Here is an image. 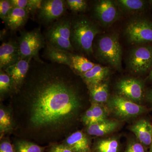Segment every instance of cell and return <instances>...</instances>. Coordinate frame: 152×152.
I'll return each instance as SVG.
<instances>
[{
  "label": "cell",
  "instance_id": "1",
  "mask_svg": "<svg viewBox=\"0 0 152 152\" xmlns=\"http://www.w3.org/2000/svg\"><path fill=\"white\" fill-rule=\"evenodd\" d=\"M67 66L34 59L31 61L30 67L37 76L30 91L31 121L36 126L61 122L73 116L80 108L77 91L63 76Z\"/></svg>",
  "mask_w": 152,
  "mask_h": 152
},
{
  "label": "cell",
  "instance_id": "2",
  "mask_svg": "<svg viewBox=\"0 0 152 152\" xmlns=\"http://www.w3.org/2000/svg\"><path fill=\"white\" fill-rule=\"evenodd\" d=\"M100 33L94 23L85 16L71 21V42L74 49L90 56L94 53L93 42Z\"/></svg>",
  "mask_w": 152,
  "mask_h": 152
},
{
  "label": "cell",
  "instance_id": "3",
  "mask_svg": "<svg viewBox=\"0 0 152 152\" xmlns=\"http://www.w3.org/2000/svg\"><path fill=\"white\" fill-rule=\"evenodd\" d=\"M94 52L100 61L112 66L117 70H121L122 49L117 34L101 36L95 46Z\"/></svg>",
  "mask_w": 152,
  "mask_h": 152
},
{
  "label": "cell",
  "instance_id": "4",
  "mask_svg": "<svg viewBox=\"0 0 152 152\" xmlns=\"http://www.w3.org/2000/svg\"><path fill=\"white\" fill-rule=\"evenodd\" d=\"M71 20L64 17L53 23L45 33L47 43L68 52L74 50L71 42Z\"/></svg>",
  "mask_w": 152,
  "mask_h": 152
},
{
  "label": "cell",
  "instance_id": "5",
  "mask_svg": "<svg viewBox=\"0 0 152 152\" xmlns=\"http://www.w3.org/2000/svg\"><path fill=\"white\" fill-rule=\"evenodd\" d=\"M124 33L130 44H152V20L146 17L132 19L127 24Z\"/></svg>",
  "mask_w": 152,
  "mask_h": 152
},
{
  "label": "cell",
  "instance_id": "6",
  "mask_svg": "<svg viewBox=\"0 0 152 152\" xmlns=\"http://www.w3.org/2000/svg\"><path fill=\"white\" fill-rule=\"evenodd\" d=\"M45 37L39 29L22 32L18 39L20 60L31 57L36 61H42L39 56V52L45 47Z\"/></svg>",
  "mask_w": 152,
  "mask_h": 152
},
{
  "label": "cell",
  "instance_id": "7",
  "mask_svg": "<svg viewBox=\"0 0 152 152\" xmlns=\"http://www.w3.org/2000/svg\"><path fill=\"white\" fill-rule=\"evenodd\" d=\"M128 66L134 73H148L152 66V44L140 45L133 48L129 54Z\"/></svg>",
  "mask_w": 152,
  "mask_h": 152
},
{
  "label": "cell",
  "instance_id": "8",
  "mask_svg": "<svg viewBox=\"0 0 152 152\" xmlns=\"http://www.w3.org/2000/svg\"><path fill=\"white\" fill-rule=\"evenodd\" d=\"M108 108L119 118L128 119L138 116L146 111L144 106L118 95L109 98Z\"/></svg>",
  "mask_w": 152,
  "mask_h": 152
},
{
  "label": "cell",
  "instance_id": "9",
  "mask_svg": "<svg viewBox=\"0 0 152 152\" xmlns=\"http://www.w3.org/2000/svg\"><path fill=\"white\" fill-rule=\"evenodd\" d=\"M118 95L138 104L145 95L144 82L140 79L126 78L117 83Z\"/></svg>",
  "mask_w": 152,
  "mask_h": 152
},
{
  "label": "cell",
  "instance_id": "10",
  "mask_svg": "<svg viewBox=\"0 0 152 152\" xmlns=\"http://www.w3.org/2000/svg\"><path fill=\"white\" fill-rule=\"evenodd\" d=\"M93 10L95 18L104 26H110L119 18L120 10L114 1H96Z\"/></svg>",
  "mask_w": 152,
  "mask_h": 152
},
{
  "label": "cell",
  "instance_id": "11",
  "mask_svg": "<svg viewBox=\"0 0 152 152\" xmlns=\"http://www.w3.org/2000/svg\"><path fill=\"white\" fill-rule=\"evenodd\" d=\"M66 1L63 0H44L38 10V18L45 24L54 23L65 12Z\"/></svg>",
  "mask_w": 152,
  "mask_h": 152
},
{
  "label": "cell",
  "instance_id": "12",
  "mask_svg": "<svg viewBox=\"0 0 152 152\" xmlns=\"http://www.w3.org/2000/svg\"><path fill=\"white\" fill-rule=\"evenodd\" d=\"M20 60V50L18 41H10L1 44L0 46L1 70H4Z\"/></svg>",
  "mask_w": 152,
  "mask_h": 152
},
{
  "label": "cell",
  "instance_id": "13",
  "mask_svg": "<svg viewBox=\"0 0 152 152\" xmlns=\"http://www.w3.org/2000/svg\"><path fill=\"white\" fill-rule=\"evenodd\" d=\"M33 58L20 59L4 71L12 78L16 86H20L24 81L29 70L30 64Z\"/></svg>",
  "mask_w": 152,
  "mask_h": 152
},
{
  "label": "cell",
  "instance_id": "14",
  "mask_svg": "<svg viewBox=\"0 0 152 152\" xmlns=\"http://www.w3.org/2000/svg\"><path fill=\"white\" fill-rule=\"evenodd\" d=\"M138 141L145 147H150L152 142V124L148 120L141 119L130 127Z\"/></svg>",
  "mask_w": 152,
  "mask_h": 152
},
{
  "label": "cell",
  "instance_id": "15",
  "mask_svg": "<svg viewBox=\"0 0 152 152\" xmlns=\"http://www.w3.org/2000/svg\"><path fill=\"white\" fill-rule=\"evenodd\" d=\"M110 73V68L96 64L90 70L80 76L88 87L101 83L107 78Z\"/></svg>",
  "mask_w": 152,
  "mask_h": 152
},
{
  "label": "cell",
  "instance_id": "16",
  "mask_svg": "<svg viewBox=\"0 0 152 152\" xmlns=\"http://www.w3.org/2000/svg\"><path fill=\"white\" fill-rule=\"evenodd\" d=\"M114 1L120 10L129 13H145L152 9L149 1L116 0Z\"/></svg>",
  "mask_w": 152,
  "mask_h": 152
},
{
  "label": "cell",
  "instance_id": "17",
  "mask_svg": "<svg viewBox=\"0 0 152 152\" xmlns=\"http://www.w3.org/2000/svg\"><path fill=\"white\" fill-rule=\"evenodd\" d=\"M28 12L24 9L14 7L6 17L5 23L10 29L16 31L23 27L27 21Z\"/></svg>",
  "mask_w": 152,
  "mask_h": 152
},
{
  "label": "cell",
  "instance_id": "18",
  "mask_svg": "<svg viewBox=\"0 0 152 152\" xmlns=\"http://www.w3.org/2000/svg\"><path fill=\"white\" fill-rule=\"evenodd\" d=\"M119 126V123L117 121L106 119L88 126L87 132L91 135L101 137L114 132Z\"/></svg>",
  "mask_w": 152,
  "mask_h": 152
},
{
  "label": "cell",
  "instance_id": "19",
  "mask_svg": "<svg viewBox=\"0 0 152 152\" xmlns=\"http://www.w3.org/2000/svg\"><path fill=\"white\" fill-rule=\"evenodd\" d=\"M46 46L44 54L48 60L52 63L64 65L71 67L72 53L56 48L48 43Z\"/></svg>",
  "mask_w": 152,
  "mask_h": 152
},
{
  "label": "cell",
  "instance_id": "20",
  "mask_svg": "<svg viewBox=\"0 0 152 152\" xmlns=\"http://www.w3.org/2000/svg\"><path fill=\"white\" fill-rule=\"evenodd\" d=\"M66 145L74 152L89 151L88 139L81 132H75L69 136L66 140Z\"/></svg>",
  "mask_w": 152,
  "mask_h": 152
},
{
  "label": "cell",
  "instance_id": "21",
  "mask_svg": "<svg viewBox=\"0 0 152 152\" xmlns=\"http://www.w3.org/2000/svg\"><path fill=\"white\" fill-rule=\"evenodd\" d=\"M88 88L94 103L102 104L107 102L110 98L107 83L103 82L99 84L88 87Z\"/></svg>",
  "mask_w": 152,
  "mask_h": 152
},
{
  "label": "cell",
  "instance_id": "22",
  "mask_svg": "<svg viewBox=\"0 0 152 152\" xmlns=\"http://www.w3.org/2000/svg\"><path fill=\"white\" fill-rule=\"evenodd\" d=\"M71 69L77 71L80 75L91 69L96 65L83 56L72 53L71 55Z\"/></svg>",
  "mask_w": 152,
  "mask_h": 152
},
{
  "label": "cell",
  "instance_id": "23",
  "mask_svg": "<svg viewBox=\"0 0 152 152\" xmlns=\"http://www.w3.org/2000/svg\"><path fill=\"white\" fill-rule=\"evenodd\" d=\"M95 150L96 152H119V143L114 137L102 139L96 144Z\"/></svg>",
  "mask_w": 152,
  "mask_h": 152
},
{
  "label": "cell",
  "instance_id": "24",
  "mask_svg": "<svg viewBox=\"0 0 152 152\" xmlns=\"http://www.w3.org/2000/svg\"><path fill=\"white\" fill-rule=\"evenodd\" d=\"M14 7L24 9L29 12L32 13L39 10L42 0H10Z\"/></svg>",
  "mask_w": 152,
  "mask_h": 152
},
{
  "label": "cell",
  "instance_id": "25",
  "mask_svg": "<svg viewBox=\"0 0 152 152\" xmlns=\"http://www.w3.org/2000/svg\"><path fill=\"white\" fill-rule=\"evenodd\" d=\"M91 108L92 112L93 118L91 124L99 122L107 119L108 111L105 107L100 104L94 103L91 106Z\"/></svg>",
  "mask_w": 152,
  "mask_h": 152
},
{
  "label": "cell",
  "instance_id": "26",
  "mask_svg": "<svg viewBox=\"0 0 152 152\" xmlns=\"http://www.w3.org/2000/svg\"><path fill=\"white\" fill-rule=\"evenodd\" d=\"M16 152H43L44 148L33 143L19 141L16 145Z\"/></svg>",
  "mask_w": 152,
  "mask_h": 152
},
{
  "label": "cell",
  "instance_id": "27",
  "mask_svg": "<svg viewBox=\"0 0 152 152\" xmlns=\"http://www.w3.org/2000/svg\"><path fill=\"white\" fill-rule=\"evenodd\" d=\"M15 86L12 78L4 71L1 70L0 72V92L4 94L9 91Z\"/></svg>",
  "mask_w": 152,
  "mask_h": 152
},
{
  "label": "cell",
  "instance_id": "28",
  "mask_svg": "<svg viewBox=\"0 0 152 152\" xmlns=\"http://www.w3.org/2000/svg\"><path fill=\"white\" fill-rule=\"evenodd\" d=\"M66 3L69 8L73 12H83L88 7L86 1L84 0H67Z\"/></svg>",
  "mask_w": 152,
  "mask_h": 152
},
{
  "label": "cell",
  "instance_id": "29",
  "mask_svg": "<svg viewBox=\"0 0 152 152\" xmlns=\"http://www.w3.org/2000/svg\"><path fill=\"white\" fill-rule=\"evenodd\" d=\"M13 8L10 0L0 1V18L3 21Z\"/></svg>",
  "mask_w": 152,
  "mask_h": 152
},
{
  "label": "cell",
  "instance_id": "30",
  "mask_svg": "<svg viewBox=\"0 0 152 152\" xmlns=\"http://www.w3.org/2000/svg\"><path fill=\"white\" fill-rule=\"evenodd\" d=\"M124 152H147L145 146L139 141L133 140L129 142Z\"/></svg>",
  "mask_w": 152,
  "mask_h": 152
},
{
  "label": "cell",
  "instance_id": "31",
  "mask_svg": "<svg viewBox=\"0 0 152 152\" xmlns=\"http://www.w3.org/2000/svg\"><path fill=\"white\" fill-rule=\"evenodd\" d=\"M12 124L10 117L4 110H0V127L1 130L8 129Z\"/></svg>",
  "mask_w": 152,
  "mask_h": 152
},
{
  "label": "cell",
  "instance_id": "32",
  "mask_svg": "<svg viewBox=\"0 0 152 152\" xmlns=\"http://www.w3.org/2000/svg\"><path fill=\"white\" fill-rule=\"evenodd\" d=\"M93 114L91 109L90 107L88 109L82 118V121L85 125L88 126L91 125L93 121Z\"/></svg>",
  "mask_w": 152,
  "mask_h": 152
},
{
  "label": "cell",
  "instance_id": "33",
  "mask_svg": "<svg viewBox=\"0 0 152 152\" xmlns=\"http://www.w3.org/2000/svg\"><path fill=\"white\" fill-rule=\"evenodd\" d=\"M50 152H74L66 145H57L53 147Z\"/></svg>",
  "mask_w": 152,
  "mask_h": 152
},
{
  "label": "cell",
  "instance_id": "34",
  "mask_svg": "<svg viewBox=\"0 0 152 152\" xmlns=\"http://www.w3.org/2000/svg\"><path fill=\"white\" fill-rule=\"evenodd\" d=\"M0 152H15V150L10 143L4 141L0 145Z\"/></svg>",
  "mask_w": 152,
  "mask_h": 152
},
{
  "label": "cell",
  "instance_id": "35",
  "mask_svg": "<svg viewBox=\"0 0 152 152\" xmlns=\"http://www.w3.org/2000/svg\"><path fill=\"white\" fill-rule=\"evenodd\" d=\"M145 97L147 101L152 106V88L150 89L146 92Z\"/></svg>",
  "mask_w": 152,
  "mask_h": 152
},
{
  "label": "cell",
  "instance_id": "36",
  "mask_svg": "<svg viewBox=\"0 0 152 152\" xmlns=\"http://www.w3.org/2000/svg\"><path fill=\"white\" fill-rule=\"evenodd\" d=\"M146 80L147 81L152 83V66L150 72L148 73V76H147L146 78Z\"/></svg>",
  "mask_w": 152,
  "mask_h": 152
},
{
  "label": "cell",
  "instance_id": "37",
  "mask_svg": "<svg viewBox=\"0 0 152 152\" xmlns=\"http://www.w3.org/2000/svg\"><path fill=\"white\" fill-rule=\"evenodd\" d=\"M148 152H152V142L150 147V150Z\"/></svg>",
  "mask_w": 152,
  "mask_h": 152
},
{
  "label": "cell",
  "instance_id": "38",
  "mask_svg": "<svg viewBox=\"0 0 152 152\" xmlns=\"http://www.w3.org/2000/svg\"><path fill=\"white\" fill-rule=\"evenodd\" d=\"M90 152V151H87V152Z\"/></svg>",
  "mask_w": 152,
  "mask_h": 152
}]
</instances>
